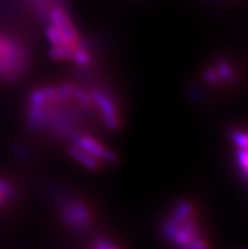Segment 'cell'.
Returning a JSON list of instances; mask_svg holds the SVG:
<instances>
[{"instance_id":"obj_17","label":"cell","mask_w":248,"mask_h":249,"mask_svg":"<svg viewBox=\"0 0 248 249\" xmlns=\"http://www.w3.org/2000/svg\"><path fill=\"white\" fill-rule=\"evenodd\" d=\"M6 201H8V199L5 197V195H4L3 193H0V206L4 205Z\"/></svg>"},{"instance_id":"obj_16","label":"cell","mask_w":248,"mask_h":249,"mask_svg":"<svg viewBox=\"0 0 248 249\" xmlns=\"http://www.w3.org/2000/svg\"><path fill=\"white\" fill-rule=\"evenodd\" d=\"M189 92L191 95L192 98H195L196 100H204L205 95L203 94L200 89H196L195 86H189Z\"/></svg>"},{"instance_id":"obj_8","label":"cell","mask_w":248,"mask_h":249,"mask_svg":"<svg viewBox=\"0 0 248 249\" xmlns=\"http://www.w3.org/2000/svg\"><path fill=\"white\" fill-rule=\"evenodd\" d=\"M76 44H58L52 46L48 52V56L55 61H66L71 60Z\"/></svg>"},{"instance_id":"obj_11","label":"cell","mask_w":248,"mask_h":249,"mask_svg":"<svg viewBox=\"0 0 248 249\" xmlns=\"http://www.w3.org/2000/svg\"><path fill=\"white\" fill-rule=\"evenodd\" d=\"M73 98H75L76 100H77V103H80V104H82L86 107H91L94 105L93 99H91V95L88 94V92L85 91L84 89L81 88H76V86L74 88Z\"/></svg>"},{"instance_id":"obj_6","label":"cell","mask_w":248,"mask_h":249,"mask_svg":"<svg viewBox=\"0 0 248 249\" xmlns=\"http://www.w3.org/2000/svg\"><path fill=\"white\" fill-rule=\"evenodd\" d=\"M69 153L75 161L79 162L80 164H82V166H84L85 168H88V170L99 171L103 167V162H101L100 160L95 158L94 156L89 155L88 152H85L84 149H81L76 144L69 147Z\"/></svg>"},{"instance_id":"obj_10","label":"cell","mask_w":248,"mask_h":249,"mask_svg":"<svg viewBox=\"0 0 248 249\" xmlns=\"http://www.w3.org/2000/svg\"><path fill=\"white\" fill-rule=\"evenodd\" d=\"M46 36H47V39L51 42L52 46H58V44H70L69 42L65 39V37L62 36L58 29L56 27H54L52 24L47 25L46 28Z\"/></svg>"},{"instance_id":"obj_2","label":"cell","mask_w":248,"mask_h":249,"mask_svg":"<svg viewBox=\"0 0 248 249\" xmlns=\"http://www.w3.org/2000/svg\"><path fill=\"white\" fill-rule=\"evenodd\" d=\"M61 216L63 223L73 231H86L91 225V213L82 202L75 200H67L61 209Z\"/></svg>"},{"instance_id":"obj_7","label":"cell","mask_w":248,"mask_h":249,"mask_svg":"<svg viewBox=\"0 0 248 249\" xmlns=\"http://www.w3.org/2000/svg\"><path fill=\"white\" fill-rule=\"evenodd\" d=\"M194 214V205L190 201L182 200V201H179L175 205V208L172 210V214H171V218L177 221V223H182V221H185L186 219H189Z\"/></svg>"},{"instance_id":"obj_1","label":"cell","mask_w":248,"mask_h":249,"mask_svg":"<svg viewBox=\"0 0 248 249\" xmlns=\"http://www.w3.org/2000/svg\"><path fill=\"white\" fill-rule=\"evenodd\" d=\"M27 63L22 44L8 36H0V79L16 81L24 73Z\"/></svg>"},{"instance_id":"obj_15","label":"cell","mask_w":248,"mask_h":249,"mask_svg":"<svg viewBox=\"0 0 248 249\" xmlns=\"http://www.w3.org/2000/svg\"><path fill=\"white\" fill-rule=\"evenodd\" d=\"M203 77H204L205 81H207L208 84H210V85H218V84H220V82H222L220 77L218 76L217 71H215L214 69L204 70V72H203Z\"/></svg>"},{"instance_id":"obj_12","label":"cell","mask_w":248,"mask_h":249,"mask_svg":"<svg viewBox=\"0 0 248 249\" xmlns=\"http://www.w3.org/2000/svg\"><path fill=\"white\" fill-rule=\"evenodd\" d=\"M230 141L237 148H247L248 144V138L247 134H246L243 130L234 129L230 132Z\"/></svg>"},{"instance_id":"obj_9","label":"cell","mask_w":248,"mask_h":249,"mask_svg":"<svg viewBox=\"0 0 248 249\" xmlns=\"http://www.w3.org/2000/svg\"><path fill=\"white\" fill-rule=\"evenodd\" d=\"M214 70L217 71L218 76L220 77L222 81H226V82H234L237 79V73L234 71L232 66H230L229 63L227 62L226 60H220L218 61Z\"/></svg>"},{"instance_id":"obj_4","label":"cell","mask_w":248,"mask_h":249,"mask_svg":"<svg viewBox=\"0 0 248 249\" xmlns=\"http://www.w3.org/2000/svg\"><path fill=\"white\" fill-rule=\"evenodd\" d=\"M90 95L94 105L97 107V110L100 111L104 124L107 125L108 129H119L120 119L118 117V113H116L115 104L112 101V99L107 94L100 91V90H95Z\"/></svg>"},{"instance_id":"obj_13","label":"cell","mask_w":248,"mask_h":249,"mask_svg":"<svg viewBox=\"0 0 248 249\" xmlns=\"http://www.w3.org/2000/svg\"><path fill=\"white\" fill-rule=\"evenodd\" d=\"M236 156H237V162H238L241 168H242V172H243L242 175L246 177V175H247V170H248L247 148H237Z\"/></svg>"},{"instance_id":"obj_14","label":"cell","mask_w":248,"mask_h":249,"mask_svg":"<svg viewBox=\"0 0 248 249\" xmlns=\"http://www.w3.org/2000/svg\"><path fill=\"white\" fill-rule=\"evenodd\" d=\"M0 193H3L8 200H12L16 196V189H14V186L9 181H6L3 177H0Z\"/></svg>"},{"instance_id":"obj_3","label":"cell","mask_w":248,"mask_h":249,"mask_svg":"<svg viewBox=\"0 0 248 249\" xmlns=\"http://www.w3.org/2000/svg\"><path fill=\"white\" fill-rule=\"evenodd\" d=\"M48 22L62 33L65 39L70 44H76L80 41L79 33L62 5H54L51 8L48 12Z\"/></svg>"},{"instance_id":"obj_5","label":"cell","mask_w":248,"mask_h":249,"mask_svg":"<svg viewBox=\"0 0 248 249\" xmlns=\"http://www.w3.org/2000/svg\"><path fill=\"white\" fill-rule=\"evenodd\" d=\"M73 142L75 143L77 147L84 149L85 152H88L89 155L94 156L95 158L100 160L101 162H109V163H115L118 162V156L114 151L104 147L100 142H97L96 139H94L90 136H82V134H76L73 138Z\"/></svg>"}]
</instances>
